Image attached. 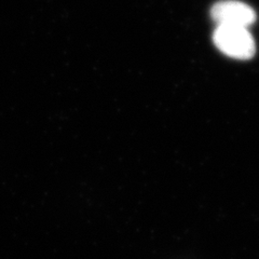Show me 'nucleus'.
Segmentation results:
<instances>
[{"instance_id":"2","label":"nucleus","mask_w":259,"mask_h":259,"mask_svg":"<svg viewBox=\"0 0 259 259\" xmlns=\"http://www.w3.org/2000/svg\"><path fill=\"white\" fill-rule=\"evenodd\" d=\"M210 15L218 25L245 27L256 21V12L248 5L237 0H224L215 4Z\"/></svg>"},{"instance_id":"1","label":"nucleus","mask_w":259,"mask_h":259,"mask_svg":"<svg viewBox=\"0 0 259 259\" xmlns=\"http://www.w3.org/2000/svg\"><path fill=\"white\" fill-rule=\"evenodd\" d=\"M213 39L218 50L232 59L248 60L256 51L254 39L245 27L218 25Z\"/></svg>"}]
</instances>
